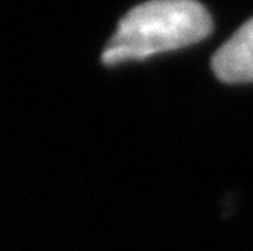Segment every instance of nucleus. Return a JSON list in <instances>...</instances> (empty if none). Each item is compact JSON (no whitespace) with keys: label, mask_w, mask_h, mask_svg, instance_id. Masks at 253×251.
<instances>
[{"label":"nucleus","mask_w":253,"mask_h":251,"mask_svg":"<svg viewBox=\"0 0 253 251\" xmlns=\"http://www.w3.org/2000/svg\"><path fill=\"white\" fill-rule=\"evenodd\" d=\"M212 33V20L193 0H152L134 7L121 18L101 54L105 66L144 61L203 41Z\"/></svg>","instance_id":"f257e3e1"},{"label":"nucleus","mask_w":253,"mask_h":251,"mask_svg":"<svg viewBox=\"0 0 253 251\" xmlns=\"http://www.w3.org/2000/svg\"><path fill=\"white\" fill-rule=\"evenodd\" d=\"M211 66L220 82L253 83V18L219 47Z\"/></svg>","instance_id":"f03ea898"}]
</instances>
